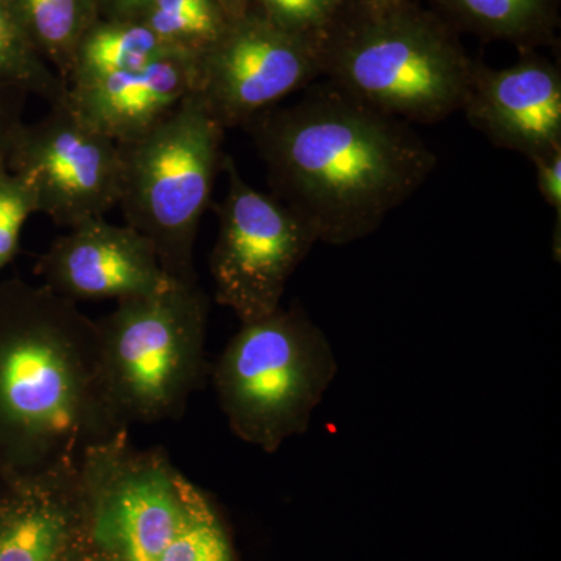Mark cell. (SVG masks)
<instances>
[{"label": "cell", "mask_w": 561, "mask_h": 561, "mask_svg": "<svg viewBox=\"0 0 561 561\" xmlns=\"http://www.w3.org/2000/svg\"><path fill=\"white\" fill-rule=\"evenodd\" d=\"M195 60L171 55L140 69L70 84L65 103L119 146L133 142L153 130L195 91Z\"/></svg>", "instance_id": "cell-13"}, {"label": "cell", "mask_w": 561, "mask_h": 561, "mask_svg": "<svg viewBox=\"0 0 561 561\" xmlns=\"http://www.w3.org/2000/svg\"><path fill=\"white\" fill-rule=\"evenodd\" d=\"M35 272L44 286L73 302L144 297L173 283L142 234L105 219L84 221L55 239Z\"/></svg>", "instance_id": "cell-10"}, {"label": "cell", "mask_w": 561, "mask_h": 561, "mask_svg": "<svg viewBox=\"0 0 561 561\" xmlns=\"http://www.w3.org/2000/svg\"><path fill=\"white\" fill-rule=\"evenodd\" d=\"M531 164L537 171V186L542 201L556 210L557 221H561V147L534 158Z\"/></svg>", "instance_id": "cell-22"}, {"label": "cell", "mask_w": 561, "mask_h": 561, "mask_svg": "<svg viewBox=\"0 0 561 561\" xmlns=\"http://www.w3.org/2000/svg\"><path fill=\"white\" fill-rule=\"evenodd\" d=\"M243 128L267 169L273 197L308 221L327 245H348L378 231L438 162L408 122L331 81Z\"/></svg>", "instance_id": "cell-1"}, {"label": "cell", "mask_w": 561, "mask_h": 561, "mask_svg": "<svg viewBox=\"0 0 561 561\" xmlns=\"http://www.w3.org/2000/svg\"><path fill=\"white\" fill-rule=\"evenodd\" d=\"M465 117L491 144L534 160L561 147V70L537 51L504 69L476 61Z\"/></svg>", "instance_id": "cell-11"}, {"label": "cell", "mask_w": 561, "mask_h": 561, "mask_svg": "<svg viewBox=\"0 0 561 561\" xmlns=\"http://www.w3.org/2000/svg\"><path fill=\"white\" fill-rule=\"evenodd\" d=\"M27 99L24 91L0 83V162L7 161L11 142L24 124Z\"/></svg>", "instance_id": "cell-21"}, {"label": "cell", "mask_w": 561, "mask_h": 561, "mask_svg": "<svg viewBox=\"0 0 561 561\" xmlns=\"http://www.w3.org/2000/svg\"><path fill=\"white\" fill-rule=\"evenodd\" d=\"M221 172L227 173L228 191L217 206L210 276L217 302L249 323L280 308L291 275L319 241L297 213L251 187L228 154Z\"/></svg>", "instance_id": "cell-7"}, {"label": "cell", "mask_w": 561, "mask_h": 561, "mask_svg": "<svg viewBox=\"0 0 561 561\" xmlns=\"http://www.w3.org/2000/svg\"><path fill=\"white\" fill-rule=\"evenodd\" d=\"M33 46L68 84L80 41L98 22V0H14Z\"/></svg>", "instance_id": "cell-16"}, {"label": "cell", "mask_w": 561, "mask_h": 561, "mask_svg": "<svg viewBox=\"0 0 561 561\" xmlns=\"http://www.w3.org/2000/svg\"><path fill=\"white\" fill-rule=\"evenodd\" d=\"M0 83L51 105L65 102L66 81L33 46L14 0H0Z\"/></svg>", "instance_id": "cell-17"}, {"label": "cell", "mask_w": 561, "mask_h": 561, "mask_svg": "<svg viewBox=\"0 0 561 561\" xmlns=\"http://www.w3.org/2000/svg\"><path fill=\"white\" fill-rule=\"evenodd\" d=\"M456 32L511 43L519 54L556 44L561 0H430Z\"/></svg>", "instance_id": "cell-14"}, {"label": "cell", "mask_w": 561, "mask_h": 561, "mask_svg": "<svg viewBox=\"0 0 561 561\" xmlns=\"http://www.w3.org/2000/svg\"><path fill=\"white\" fill-rule=\"evenodd\" d=\"M337 371L330 339L290 306L241 323L210 376L230 430L272 454L308 432Z\"/></svg>", "instance_id": "cell-5"}, {"label": "cell", "mask_w": 561, "mask_h": 561, "mask_svg": "<svg viewBox=\"0 0 561 561\" xmlns=\"http://www.w3.org/2000/svg\"><path fill=\"white\" fill-rule=\"evenodd\" d=\"M225 11L230 14V18H239L247 13L250 7V0H220Z\"/></svg>", "instance_id": "cell-23"}, {"label": "cell", "mask_w": 561, "mask_h": 561, "mask_svg": "<svg viewBox=\"0 0 561 561\" xmlns=\"http://www.w3.org/2000/svg\"><path fill=\"white\" fill-rule=\"evenodd\" d=\"M195 72L194 92L221 127H245L321 76L319 35L286 31L249 10L195 60Z\"/></svg>", "instance_id": "cell-8"}, {"label": "cell", "mask_w": 561, "mask_h": 561, "mask_svg": "<svg viewBox=\"0 0 561 561\" xmlns=\"http://www.w3.org/2000/svg\"><path fill=\"white\" fill-rule=\"evenodd\" d=\"M38 214L35 195L27 181L0 162V272L20 251L22 228Z\"/></svg>", "instance_id": "cell-19"}, {"label": "cell", "mask_w": 561, "mask_h": 561, "mask_svg": "<svg viewBox=\"0 0 561 561\" xmlns=\"http://www.w3.org/2000/svg\"><path fill=\"white\" fill-rule=\"evenodd\" d=\"M88 545L80 463L0 481V561H73Z\"/></svg>", "instance_id": "cell-12"}, {"label": "cell", "mask_w": 561, "mask_h": 561, "mask_svg": "<svg viewBox=\"0 0 561 561\" xmlns=\"http://www.w3.org/2000/svg\"><path fill=\"white\" fill-rule=\"evenodd\" d=\"M7 169L27 181L38 213L58 227L105 219L119 206V144L80 119L65 102L32 124L21 125L7 154Z\"/></svg>", "instance_id": "cell-9"}, {"label": "cell", "mask_w": 561, "mask_h": 561, "mask_svg": "<svg viewBox=\"0 0 561 561\" xmlns=\"http://www.w3.org/2000/svg\"><path fill=\"white\" fill-rule=\"evenodd\" d=\"M319 43L321 76L408 124L448 119L470 90L476 61L457 32L412 0L341 7Z\"/></svg>", "instance_id": "cell-3"}, {"label": "cell", "mask_w": 561, "mask_h": 561, "mask_svg": "<svg viewBox=\"0 0 561 561\" xmlns=\"http://www.w3.org/2000/svg\"><path fill=\"white\" fill-rule=\"evenodd\" d=\"M140 20L169 49L198 58L231 18L220 0H149Z\"/></svg>", "instance_id": "cell-18"}, {"label": "cell", "mask_w": 561, "mask_h": 561, "mask_svg": "<svg viewBox=\"0 0 561 561\" xmlns=\"http://www.w3.org/2000/svg\"><path fill=\"white\" fill-rule=\"evenodd\" d=\"M171 55L181 54L169 49L142 20L98 21L77 47L68 87L140 69Z\"/></svg>", "instance_id": "cell-15"}, {"label": "cell", "mask_w": 561, "mask_h": 561, "mask_svg": "<svg viewBox=\"0 0 561 561\" xmlns=\"http://www.w3.org/2000/svg\"><path fill=\"white\" fill-rule=\"evenodd\" d=\"M225 128L191 92L153 130L122 144L119 206L176 283H198L195 241L224 171Z\"/></svg>", "instance_id": "cell-6"}, {"label": "cell", "mask_w": 561, "mask_h": 561, "mask_svg": "<svg viewBox=\"0 0 561 561\" xmlns=\"http://www.w3.org/2000/svg\"><path fill=\"white\" fill-rule=\"evenodd\" d=\"M73 561H102V560L99 559L98 553L92 551L91 546L88 545V548L84 549V551L81 552L80 556L77 557V559Z\"/></svg>", "instance_id": "cell-25"}, {"label": "cell", "mask_w": 561, "mask_h": 561, "mask_svg": "<svg viewBox=\"0 0 561 561\" xmlns=\"http://www.w3.org/2000/svg\"><path fill=\"white\" fill-rule=\"evenodd\" d=\"M209 301L198 283L125 298L95 321L103 389L119 430L180 419L209 375Z\"/></svg>", "instance_id": "cell-4"}, {"label": "cell", "mask_w": 561, "mask_h": 561, "mask_svg": "<svg viewBox=\"0 0 561 561\" xmlns=\"http://www.w3.org/2000/svg\"><path fill=\"white\" fill-rule=\"evenodd\" d=\"M339 9V0H250L249 7L278 27L306 35H320Z\"/></svg>", "instance_id": "cell-20"}, {"label": "cell", "mask_w": 561, "mask_h": 561, "mask_svg": "<svg viewBox=\"0 0 561 561\" xmlns=\"http://www.w3.org/2000/svg\"><path fill=\"white\" fill-rule=\"evenodd\" d=\"M122 431L103 389L95 321L44 284L0 280V481L79 465Z\"/></svg>", "instance_id": "cell-2"}, {"label": "cell", "mask_w": 561, "mask_h": 561, "mask_svg": "<svg viewBox=\"0 0 561 561\" xmlns=\"http://www.w3.org/2000/svg\"><path fill=\"white\" fill-rule=\"evenodd\" d=\"M383 2V0H339L341 7L371 5V3Z\"/></svg>", "instance_id": "cell-24"}]
</instances>
